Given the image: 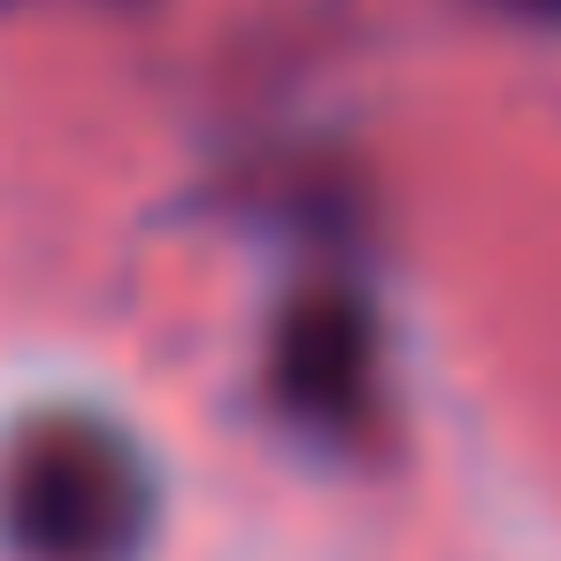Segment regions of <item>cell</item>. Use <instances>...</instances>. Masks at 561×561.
I'll return each instance as SVG.
<instances>
[{"instance_id": "2", "label": "cell", "mask_w": 561, "mask_h": 561, "mask_svg": "<svg viewBox=\"0 0 561 561\" xmlns=\"http://www.w3.org/2000/svg\"><path fill=\"white\" fill-rule=\"evenodd\" d=\"M507 9H530V16H553L561 24V0H507Z\"/></svg>"}, {"instance_id": "1", "label": "cell", "mask_w": 561, "mask_h": 561, "mask_svg": "<svg viewBox=\"0 0 561 561\" xmlns=\"http://www.w3.org/2000/svg\"><path fill=\"white\" fill-rule=\"evenodd\" d=\"M9 538L32 561H124L147 530V477L139 454L93 415H47L9 454Z\"/></svg>"}]
</instances>
